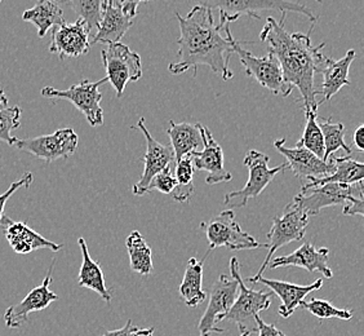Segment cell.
I'll list each match as a JSON object with an SVG mask.
<instances>
[{
	"label": "cell",
	"instance_id": "1",
	"mask_svg": "<svg viewBox=\"0 0 364 336\" xmlns=\"http://www.w3.org/2000/svg\"><path fill=\"white\" fill-rule=\"evenodd\" d=\"M180 22V36L177 39L180 60L169 65V71L175 75L194 69V77L199 66H208L210 70L224 80L234 77L229 68L232 51L231 21L220 14L218 25L213 20V11L194 6L185 17L176 12Z\"/></svg>",
	"mask_w": 364,
	"mask_h": 336
},
{
	"label": "cell",
	"instance_id": "2",
	"mask_svg": "<svg viewBox=\"0 0 364 336\" xmlns=\"http://www.w3.org/2000/svg\"><path fill=\"white\" fill-rule=\"evenodd\" d=\"M286 12L282 21L267 17L265 26L259 33V41L267 43V49L278 60L284 82L301 93L304 112H318V90L314 84L316 73H321L326 65V56L321 53L326 43L314 47L310 33H288L284 28Z\"/></svg>",
	"mask_w": 364,
	"mask_h": 336
},
{
	"label": "cell",
	"instance_id": "3",
	"mask_svg": "<svg viewBox=\"0 0 364 336\" xmlns=\"http://www.w3.org/2000/svg\"><path fill=\"white\" fill-rule=\"evenodd\" d=\"M150 1V0H142ZM196 6L208 8L210 11L218 9L225 14L231 22L237 21L242 16H250L259 19L261 11H279L282 14L296 12L306 16L310 21L316 23V16L306 6L294 3L291 0H188Z\"/></svg>",
	"mask_w": 364,
	"mask_h": 336
},
{
	"label": "cell",
	"instance_id": "4",
	"mask_svg": "<svg viewBox=\"0 0 364 336\" xmlns=\"http://www.w3.org/2000/svg\"><path fill=\"white\" fill-rule=\"evenodd\" d=\"M309 215L302 210L296 202H291L283 211L282 216L274 217L272 229L267 233V258L261 264L259 272L253 277L248 278V282L255 283L257 278L262 277L267 271L270 260L274 253L279 250L280 247L288 245L291 242L302 241L305 237V231L309 224Z\"/></svg>",
	"mask_w": 364,
	"mask_h": 336
},
{
	"label": "cell",
	"instance_id": "5",
	"mask_svg": "<svg viewBox=\"0 0 364 336\" xmlns=\"http://www.w3.org/2000/svg\"><path fill=\"white\" fill-rule=\"evenodd\" d=\"M269 155L259 153L257 150H250L245 157V166L248 168V180L245 188L230 191L224 196V204L229 209H242L248 204L250 199L259 196L267 185L273 182L274 177L279 172L288 169L287 163L277 167L269 168Z\"/></svg>",
	"mask_w": 364,
	"mask_h": 336
},
{
	"label": "cell",
	"instance_id": "6",
	"mask_svg": "<svg viewBox=\"0 0 364 336\" xmlns=\"http://www.w3.org/2000/svg\"><path fill=\"white\" fill-rule=\"evenodd\" d=\"M205 231L210 251L218 247H228L231 251L267 248V243H259L253 236L243 231L232 210L220 212L200 225Z\"/></svg>",
	"mask_w": 364,
	"mask_h": 336
},
{
	"label": "cell",
	"instance_id": "7",
	"mask_svg": "<svg viewBox=\"0 0 364 336\" xmlns=\"http://www.w3.org/2000/svg\"><path fill=\"white\" fill-rule=\"evenodd\" d=\"M107 82V78H102L97 82H91L88 79L82 80L80 83L74 84L68 90L60 91L53 87H44L42 96L50 100H66L70 101L79 112L85 117L87 122L92 127L104 125V110L100 105L102 100V93L100 87Z\"/></svg>",
	"mask_w": 364,
	"mask_h": 336
},
{
	"label": "cell",
	"instance_id": "8",
	"mask_svg": "<svg viewBox=\"0 0 364 336\" xmlns=\"http://www.w3.org/2000/svg\"><path fill=\"white\" fill-rule=\"evenodd\" d=\"M101 56L107 82L112 83V88L117 92V98H120L127 84L137 82L142 77L140 55L123 43H112L101 51Z\"/></svg>",
	"mask_w": 364,
	"mask_h": 336
},
{
	"label": "cell",
	"instance_id": "9",
	"mask_svg": "<svg viewBox=\"0 0 364 336\" xmlns=\"http://www.w3.org/2000/svg\"><path fill=\"white\" fill-rule=\"evenodd\" d=\"M243 44H250V42H238L235 38H232V51L238 55L240 63H243L247 75L257 80L264 88L273 92L274 95L288 98L294 88L284 82L279 63L273 53L269 52L264 57L255 56L250 51L242 47Z\"/></svg>",
	"mask_w": 364,
	"mask_h": 336
},
{
	"label": "cell",
	"instance_id": "10",
	"mask_svg": "<svg viewBox=\"0 0 364 336\" xmlns=\"http://www.w3.org/2000/svg\"><path fill=\"white\" fill-rule=\"evenodd\" d=\"M229 268L231 277L238 283L239 294H237L235 301L224 320L237 323L239 331L243 332L245 331V323L259 315V312L270 308L272 294L264 290H253L245 286V280H242L240 275V264L237 258H231Z\"/></svg>",
	"mask_w": 364,
	"mask_h": 336
},
{
	"label": "cell",
	"instance_id": "11",
	"mask_svg": "<svg viewBox=\"0 0 364 336\" xmlns=\"http://www.w3.org/2000/svg\"><path fill=\"white\" fill-rule=\"evenodd\" d=\"M79 137L73 128H60L50 135L33 139L17 140L14 144L22 152L34 155L41 161L52 163L57 159H68L77 152Z\"/></svg>",
	"mask_w": 364,
	"mask_h": 336
},
{
	"label": "cell",
	"instance_id": "12",
	"mask_svg": "<svg viewBox=\"0 0 364 336\" xmlns=\"http://www.w3.org/2000/svg\"><path fill=\"white\" fill-rule=\"evenodd\" d=\"M238 294V283L232 277L220 274L210 290V303L199 321V336H210L212 334H223L224 330L218 325L224 321L225 315L230 310Z\"/></svg>",
	"mask_w": 364,
	"mask_h": 336
},
{
	"label": "cell",
	"instance_id": "13",
	"mask_svg": "<svg viewBox=\"0 0 364 336\" xmlns=\"http://www.w3.org/2000/svg\"><path fill=\"white\" fill-rule=\"evenodd\" d=\"M354 199H357V196L354 194L353 185L332 182L310 189L301 190L300 194L294 196V201L308 214L309 216H311L318 215L323 209L332 206H346Z\"/></svg>",
	"mask_w": 364,
	"mask_h": 336
},
{
	"label": "cell",
	"instance_id": "14",
	"mask_svg": "<svg viewBox=\"0 0 364 336\" xmlns=\"http://www.w3.org/2000/svg\"><path fill=\"white\" fill-rule=\"evenodd\" d=\"M274 147L287 159L286 163L288 168L292 169V172L301 180L302 184L311 179L331 175L335 171V164L331 158L328 162H324L304 147L296 145L289 149L286 147V139L274 141Z\"/></svg>",
	"mask_w": 364,
	"mask_h": 336
},
{
	"label": "cell",
	"instance_id": "15",
	"mask_svg": "<svg viewBox=\"0 0 364 336\" xmlns=\"http://www.w3.org/2000/svg\"><path fill=\"white\" fill-rule=\"evenodd\" d=\"M137 128L142 131L146 140V153L144 157V172L141 175L140 182H136L132 188L134 196H140L146 194L149 185L155 176L161 172L164 168L175 163V154L171 145H163L155 140L149 132L145 120L140 118Z\"/></svg>",
	"mask_w": 364,
	"mask_h": 336
},
{
	"label": "cell",
	"instance_id": "16",
	"mask_svg": "<svg viewBox=\"0 0 364 336\" xmlns=\"http://www.w3.org/2000/svg\"><path fill=\"white\" fill-rule=\"evenodd\" d=\"M91 31L80 19L73 23H63L52 28L49 52L56 53L61 60L77 58L90 52Z\"/></svg>",
	"mask_w": 364,
	"mask_h": 336
},
{
	"label": "cell",
	"instance_id": "17",
	"mask_svg": "<svg viewBox=\"0 0 364 336\" xmlns=\"http://www.w3.org/2000/svg\"><path fill=\"white\" fill-rule=\"evenodd\" d=\"M55 264V261H53ZM53 264L49 268L48 273L44 277L42 283L28 293L23 300L12 305L4 312V322L9 329H17L28 322V315L34 312H41L48 308L53 301L58 300V295L53 293L49 286L52 283Z\"/></svg>",
	"mask_w": 364,
	"mask_h": 336
},
{
	"label": "cell",
	"instance_id": "18",
	"mask_svg": "<svg viewBox=\"0 0 364 336\" xmlns=\"http://www.w3.org/2000/svg\"><path fill=\"white\" fill-rule=\"evenodd\" d=\"M200 131L203 137V149L190 154L194 169L205 171L208 174L205 182L210 185L230 182L232 175L225 168L223 147L215 141L210 128L202 126Z\"/></svg>",
	"mask_w": 364,
	"mask_h": 336
},
{
	"label": "cell",
	"instance_id": "19",
	"mask_svg": "<svg viewBox=\"0 0 364 336\" xmlns=\"http://www.w3.org/2000/svg\"><path fill=\"white\" fill-rule=\"evenodd\" d=\"M0 226H3L4 229V236L7 238L8 243L17 253L28 255L30 252L41 250V248H47L50 251L57 252L63 248V243L60 245L44 238L39 233L28 228V225L22 221H14L9 217L3 216Z\"/></svg>",
	"mask_w": 364,
	"mask_h": 336
},
{
	"label": "cell",
	"instance_id": "20",
	"mask_svg": "<svg viewBox=\"0 0 364 336\" xmlns=\"http://www.w3.org/2000/svg\"><path fill=\"white\" fill-rule=\"evenodd\" d=\"M329 250L326 247L316 248V246L310 242H305L304 245L300 246L296 251L286 255V256H279L274 260H270L267 268H284V266H299L309 271L310 273L313 272H319L322 273L326 278H332V271L328 266Z\"/></svg>",
	"mask_w": 364,
	"mask_h": 336
},
{
	"label": "cell",
	"instance_id": "21",
	"mask_svg": "<svg viewBox=\"0 0 364 336\" xmlns=\"http://www.w3.org/2000/svg\"><path fill=\"white\" fill-rule=\"evenodd\" d=\"M134 23V19L122 11L119 3L107 0L102 6V16L98 23L97 33L91 41V46L97 43L105 46L120 43Z\"/></svg>",
	"mask_w": 364,
	"mask_h": 336
},
{
	"label": "cell",
	"instance_id": "22",
	"mask_svg": "<svg viewBox=\"0 0 364 336\" xmlns=\"http://www.w3.org/2000/svg\"><path fill=\"white\" fill-rule=\"evenodd\" d=\"M259 282L267 285V288H270L274 294L279 298L282 304L278 309V313L283 318H288L294 315V310L300 308V304L310 293H314L323 286L322 278H319L316 282H313L311 285H306V286L294 285V283H289L284 280H267L264 277L257 278L255 283H259Z\"/></svg>",
	"mask_w": 364,
	"mask_h": 336
},
{
	"label": "cell",
	"instance_id": "23",
	"mask_svg": "<svg viewBox=\"0 0 364 336\" xmlns=\"http://www.w3.org/2000/svg\"><path fill=\"white\" fill-rule=\"evenodd\" d=\"M355 51L349 49L346 55L337 61L326 57V65L321 71L324 75V79L321 90H318V96H322V98L321 101H318V105L329 101L345 85H351L349 82V70L351 63L355 60Z\"/></svg>",
	"mask_w": 364,
	"mask_h": 336
},
{
	"label": "cell",
	"instance_id": "24",
	"mask_svg": "<svg viewBox=\"0 0 364 336\" xmlns=\"http://www.w3.org/2000/svg\"><path fill=\"white\" fill-rule=\"evenodd\" d=\"M200 128V123H176L173 120H169L167 133L171 139V147L175 154V162L194 152H198L199 149H203V137Z\"/></svg>",
	"mask_w": 364,
	"mask_h": 336
},
{
	"label": "cell",
	"instance_id": "25",
	"mask_svg": "<svg viewBox=\"0 0 364 336\" xmlns=\"http://www.w3.org/2000/svg\"><path fill=\"white\" fill-rule=\"evenodd\" d=\"M331 159L335 164V171L328 176L311 179L308 182L302 184L301 190L310 189L314 187H321L324 184H346L353 185L358 182H363L364 164L362 162L355 161L351 157H331Z\"/></svg>",
	"mask_w": 364,
	"mask_h": 336
},
{
	"label": "cell",
	"instance_id": "26",
	"mask_svg": "<svg viewBox=\"0 0 364 336\" xmlns=\"http://www.w3.org/2000/svg\"><path fill=\"white\" fill-rule=\"evenodd\" d=\"M77 243L82 251V266L79 271V286L90 288L102 298V300L110 303L112 298V290L106 288L105 275L98 261L92 259L88 246L85 238L77 239Z\"/></svg>",
	"mask_w": 364,
	"mask_h": 336
},
{
	"label": "cell",
	"instance_id": "27",
	"mask_svg": "<svg viewBox=\"0 0 364 336\" xmlns=\"http://www.w3.org/2000/svg\"><path fill=\"white\" fill-rule=\"evenodd\" d=\"M210 252L212 251L208 250L202 260L190 258L186 264L185 274H183L178 291L185 301V304L191 308H196L198 305H200L207 298V294L202 286H203L204 261L208 258Z\"/></svg>",
	"mask_w": 364,
	"mask_h": 336
},
{
	"label": "cell",
	"instance_id": "28",
	"mask_svg": "<svg viewBox=\"0 0 364 336\" xmlns=\"http://www.w3.org/2000/svg\"><path fill=\"white\" fill-rule=\"evenodd\" d=\"M22 20L36 26L39 38H44L49 30L65 23L60 0H38L34 7L22 14Z\"/></svg>",
	"mask_w": 364,
	"mask_h": 336
},
{
	"label": "cell",
	"instance_id": "29",
	"mask_svg": "<svg viewBox=\"0 0 364 336\" xmlns=\"http://www.w3.org/2000/svg\"><path fill=\"white\" fill-rule=\"evenodd\" d=\"M126 247L129 255V264L134 273L149 275L153 272L151 248L142 237L140 231H134L127 237Z\"/></svg>",
	"mask_w": 364,
	"mask_h": 336
},
{
	"label": "cell",
	"instance_id": "30",
	"mask_svg": "<svg viewBox=\"0 0 364 336\" xmlns=\"http://www.w3.org/2000/svg\"><path fill=\"white\" fill-rule=\"evenodd\" d=\"M194 172H196V169L193 166L191 155H186L181 159L175 162L173 174H175L176 182H177V188L173 190L172 196L176 202L186 204L191 196L194 194V191H196Z\"/></svg>",
	"mask_w": 364,
	"mask_h": 336
},
{
	"label": "cell",
	"instance_id": "31",
	"mask_svg": "<svg viewBox=\"0 0 364 336\" xmlns=\"http://www.w3.org/2000/svg\"><path fill=\"white\" fill-rule=\"evenodd\" d=\"M319 128L322 131L324 141V157L323 161L328 162L329 158L337 150L343 149L348 154L351 153V147L345 142V126L340 122H332L331 118L318 120Z\"/></svg>",
	"mask_w": 364,
	"mask_h": 336
},
{
	"label": "cell",
	"instance_id": "32",
	"mask_svg": "<svg viewBox=\"0 0 364 336\" xmlns=\"http://www.w3.org/2000/svg\"><path fill=\"white\" fill-rule=\"evenodd\" d=\"M305 117H306V125H305L304 135L301 140L299 141L296 145L308 149L309 152H311L318 158L323 159L324 141H323L322 131L318 125V112L305 110Z\"/></svg>",
	"mask_w": 364,
	"mask_h": 336
},
{
	"label": "cell",
	"instance_id": "33",
	"mask_svg": "<svg viewBox=\"0 0 364 336\" xmlns=\"http://www.w3.org/2000/svg\"><path fill=\"white\" fill-rule=\"evenodd\" d=\"M70 4L74 12L79 16V19L85 22L90 31L98 28V23L102 16V6L104 0H65Z\"/></svg>",
	"mask_w": 364,
	"mask_h": 336
},
{
	"label": "cell",
	"instance_id": "34",
	"mask_svg": "<svg viewBox=\"0 0 364 336\" xmlns=\"http://www.w3.org/2000/svg\"><path fill=\"white\" fill-rule=\"evenodd\" d=\"M300 307L309 310L313 315H316L321 320H326V318H338V320H343L348 321L353 317V312L349 309H338L327 300H322V299H316L313 298L311 300L302 301Z\"/></svg>",
	"mask_w": 364,
	"mask_h": 336
},
{
	"label": "cell",
	"instance_id": "35",
	"mask_svg": "<svg viewBox=\"0 0 364 336\" xmlns=\"http://www.w3.org/2000/svg\"><path fill=\"white\" fill-rule=\"evenodd\" d=\"M21 107L9 106L0 109V141H4L8 145H14L17 137L12 132L21 127Z\"/></svg>",
	"mask_w": 364,
	"mask_h": 336
},
{
	"label": "cell",
	"instance_id": "36",
	"mask_svg": "<svg viewBox=\"0 0 364 336\" xmlns=\"http://www.w3.org/2000/svg\"><path fill=\"white\" fill-rule=\"evenodd\" d=\"M173 167H175V163L167 168H164L161 172L155 176L154 179L150 182V185H149L147 193H150L153 190H158L159 193H163V194H172L173 190L177 188Z\"/></svg>",
	"mask_w": 364,
	"mask_h": 336
},
{
	"label": "cell",
	"instance_id": "37",
	"mask_svg": "<svg viewBox=\"0 0 364 336\" xmlns=\"http://www.w3.org/2000/svg\"><path fill=\"white\" fill-rule=\"evenodd\" d=\"M33 179H34L33 174L28 172V174L22 176L20 180H16V182H12L11 187L3 194H0V224H1V219L4 216V207H6V204L9 201V198L14 196L17 190L30 187L31 182H33Z\"/></svg>",
	"mask_w": 364,
	"mask_h": 336
},
{
	"label": "cell",
	"instance_id": "38",
	"mask_svg": "<svg viewBox=\"0 0 364 336\" xmlns=\"http://www.w3.org/2000/svg\"><path fill=\"white\" fill-rule=\"evenodd\" d=\"M363 189H360L359 190V196H357V199H354V201L350 202V204H348L346 206H343V215H346V216H354V215L363 216Z\"/></svg>",
	"mask_w": 364,
	"mask_h": 336
},
{
	"label": "cell",
	"instance_id": "39",
	"mask_svg": "<svg viewBox=\"0 0 364 336\" xmlns=\"http://www.w3.org/2000/svg\"><path fill=\"white\" fill-rule=\"evenodd\" d=\"M253 320L256 321V327L259 331V336H280L282 335V331L275 327V325H269V323L264 322L259 315H255Z\"/></svg>",
	"mask_w": 364,
	"mask_h": 336
},
{
	"label": "cell",
	"instance_id": "40",
	"mask_svg": "<svg viewBox=\"0 0 364 336\" xmlns=\"http://www.w3.org/2000/svg\"><path fill=\"white\" fill-rule=\"evenodd\" d=\"M142 0H119V6L124 14L134 19L137 16V7Z\"/></svg>",
	"mask_w": 364,
	"mask_h": 336
},
{
	"label": "cell",
	"instance_id": "41",
	"mask_svg": "<svg viewBox=\"0 0 364 336\" xmlns=\"http://www.w3.org/2000/svg\"><path fill=\"white\" fill-rule=\"evenodd\" d=\"M137 330L136 326L132 325V321L129 320L126 323V326H123L119 330H112V331H106L105 334L102 336H134V332Z\"/></svg>",
	"mask_w": 364,
	"mask_h": 336
},
{
	"label": "cell",
	"instance_id": "42",
	"mask_svg": "<svg viewBox=\"0 0 364 336\" xmlns=\"http://www.w3.org/2000/svg\"><path fill=\"white\" fill-rule=\"evenodd\" d=\"M353 142L360 153L364 152V125L357 127V130L353 133Z\"/></svg>",
	"mask_w": 364,
	"mask_h": 336
},
{
	"label": "cell",
	"instance_id": "43",
	"mask_svg": "<svg viewBox=\"0 0 364 336\" xmlns=\"http://www.w3.org/2000/svg\"><path fill=\"white\" fill-rule=\"evenodd\" d=\"M154 335V327L149 329H137L134 332V336H153Z\"/></svg>",
	"mask_w": 364,
	"mask_h": 336
},
{
	"label": "cell",
	"instance_id": "44",
	"mask_svg": "<svg viewBox=\"0 0 364 336\" xmlns=\"http://www.w3.org/2000/svg\"><path fill=\"white\" fill-rule=\"evenodd\" d=\"M8 105V98L6 95V92L3 88H0V109L3 107H7Z\"/></svg>",
	"mask_w": 364,
	"mask_h": 336
},
{
	"label": "cell",
	"instance_id": "45",
	"mask_svg": "<svg viewBox=\"0 0 364 336\" xmlns=\"http://www.w3.org/2000/svg\"><path fill=\"white\" fill-rule=\"evenodd\" d=\"M256 331H257V330H255V329L245 330V331H243V332H242V334H240V335H239V336H250V335H251V334H252V332H256Z\"/></svg>",
	"mask_w": 364,
	"mask_h": 336
},
{
	"label": "cell",
	"instance_id": "46",
	"mask_svg": "<svg viewBox=\"0 0 364 336\" xmlns=\"http://www.w3.org/2000/svg\"><path fill=\"white\" fill-rule=\"evenodd\" d=\"M316 1H318V3H323V0H316Z\"/></svg>",
	"mask_w": 364,
	"mask_h": 336
},
{
	"label": "cell",
	"instance_id": "47",
	"mask_svg": "<svg viewBox=\"0 0 364 336\" xmlns=\"http://www.w3.org/2000/svg\"><path fill=\"white\" fill-rule=\"evenodd\" d=\"M280 336H286V334H283V332H282V335Z\"/></svg>",
	"mask_w": 364,
	"mask_h": 336
},
{
	"label": "cell",
	"instance_id": "48",
	"mask_svg": "<svg viewBox=\"0 0 364 336\" xmlns=\"http://www.w3.org/2000/svg\"><path fill=\"white\" fill-rule=\"evenodd\" d=\"M106 1H107V0H104V4H105Z\"/></svg>",
	"mask_w": 364,
	"mask_h": 336
},
{
	"label": "cell",
	"instance_id": "49",
	"mask_svg": "<svg viewBox=\"0 0 364 336\" xmlns=\"http://www.w3.org/2000/svg\"><path fill=\"white\" fill-rule=\"evenodd\" d=\"M1 1H3V0H0V3H1Z\"/></svg>",
	"mask_w": 364,
	"mask_h": 336
}]
</instances>
